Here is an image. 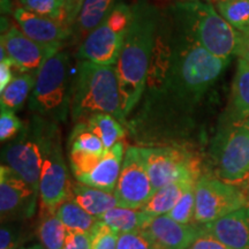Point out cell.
I'll use <instances>...</instances> for the list:
<instances>
[{
	"label": "cell",
	"mask_w": 249,
	"mask_h": 249,
	"mask_svg": "<svg viewBox=\"0 0 249 249\" xmlns=\"http://www.w3.org/2000/svg\"><path fill=\"white\" fill-rule=\"evenodd\" d=\"M236 55L249 62V33L241 34L240 43H239L238 50H236Z\"/></svg>",
	"instance_id": "40"
},
{
	"label": "cell",
	"mask_w": 249,
	"mask_h": 249,
	"mask_svg": "<svg viewBox=\"0 0 249 249\" xmlns=\"http://www.w3.org/2000/svg\"><path fill=\"white\" fill-rule=\"evenodd\" d=\"M67 230L54 213L40 209L36 227L37 238L45 249H64Z\"/></svg>",
	"instance_id": "25"
},
{
	"label": "cell",
	"mask_w": 249,
	"mask_h": 249,
	"mask_svg": "<svg viewBox=\"0 0 249 249\" xmlns=\"http://www.w3.org/2000/svg\"><path fill=\"white\" fill-rule=\"evenodd\" d=\"M217 178L241 185L249 180V128L246 123H226L211 144Z\"/></svg>",
	"instance_id": "8"
},
{
	"label": "cell",
	"mask_w": 249,
	"mask_h": 249,
	"mask_svg": "<svg viewBox=\"0 0 249 249\" xmlns=\"http://www.w3.org/2000/svg\"><path fill=\"white\" fill-rule=\"evenodd\" d=\"M71 182L61 150L60 132L55 123H50L46 132L42 172L39 178L40 209L54 213L70 197Z\"/></svg>",
	"instance_id": "11"
},
{
	"label": "cell",
	"mask_w": 249,
	"mask_h": 249,
	"mask_svg": "<svg viewBox=\"0 0 249 249\" xmlns=\"http://www.w3.org/2000/svg\"><path fill=\"white\" fill-rule=\"evenodd\" d=\"M21 249H45L43 248L42 245H34L31 246V247H28V248H21Z\"/></svg>",
	"instance_id": "42"
},
{
	"label": "cell",
	"mask_w": 249,
	"mask_h": 249,
	"mask_svg": "<svg viewBox=\"0 0 249 249\" xmlns=\"http://www.w3.org/2000/svg\"><path fill=\"white\" fill-rule=\"evenodd\" d=\"M24 124L21 121L15 111L8 110L6 107H1L0 113V140L1 142H8L17 138L21 130L23 129Z\"/></svg>",
	"instance_id": "33"
},
{
	"label": "cell",
	"mask_w": 249,
	"mask_h": 249,
	"mask_svg": "<svg viewBox=\"0 0 249 249\" xmlns=\"http://www.w3.org/2000/svg\"><path fill=\"white\" fill-rule=\"evenodd\" d=\"M73 82L71 55L60 50L37 71L29 97L30 111L52 123H65L71 116Z\"/></svg>",
	"instance_id": "5"
},
{
	"label": "cell",
	"mask_w": 249,
	"mask_h": 249,
	"mask_svg": "<svg viewBox=\"0 0 249 249\" xmlns=\"http://www.w3.org/2000/svg\"><path fill=\"white\" fill-rule=\"evenodd\" d=\"M203 231L229 249H249V207L205 224Z\"/></svg>",
	"instance_id": "17"
},
{
	"label": "cell",
	"mask_w": 249,
	"mask_h": 249,
	"mask_svg": "<svg viewBox=\"0 0 249 249\" xmlns=\"http://www.w3.org/2000/svg\"><path fill=\"white\" fill-rule=\"evenodd\" d=\"M86 123L88 124L90 129L102 140L103 144L107 150L123 141L126 134L123 123L107 113L93 114Z\"/></svg>",
	"instance_id": "27"
},
{
	"label": "cell",
	"mask_w": 249,
	"mask_h": 249,
	"mask_svg": "<svg viewBox=\"0 0 249 249\" xmlns=\"http://www.w3.org/2000/svg\"><path fill=\"white\" fill-rule=\"evenodd\" d=\"M249 119V62L239 58L227 107L226 123H245Z\"/></svg>",
	"instance_id": "19"
},
{
	"label": "cell",
	"mask_w": 249,
	"mask_h": 249,
	"mask_svg": "<svg viewBox=\"0 0 249 249\" xmlns=\"http://www.w3.org/2000/svg\"><path fill=\"white\" fill-rule=\"evenodd\" d=\"M13 17L24 35L37 43L59 48L70 44L71 28L67 24L39 17L23 7H15Z\"/></svg>",
	"instance_id": "15"
},
{
	"label": "cell",
	"mask_w": 249,
	"mask_h": 249,
	"mask_svg": "<svg viewBox=\"0 0 249 249\" xmlns=\"http://www.w3.org/2000/svg\"><path fill=\"white\" fill-rule=\"evenodd\" d=\"M91 234V249H117L119 234L111 227L98 222Z\"/></svg>",
	"instance_id": "34"
},
{
	"label": "cell",
	"mask_w": 249,
	"mask_h": 249,
	"mask_svg": "<svg viewBox=\"0 0 249 249\" xmlns=\"http://www.w3.org/2000/svg\"><path fill=\"white\" fill-rule=\"evenodd\" d=\"M39 192L34 189L11 167H0V217L1 224L23 223L36 213Z\"/></svg>",
	"instance_id": "13"
},
{
	"label": "cell",
	"mask_w": 249,
	"mask_h": 249,
	"mask_svg": "<svg viewBox=\"0 0 249 249\" xmlns=\"http://www.w3.org/2000/svg\"><path fill=\"white\" fill-rule=\"evenodd\" d=\"M70 197L91 216L98 218L113 208L119 207L116 195L111 192L83 185L81 182L71 183Z\"/></svg>",
	"instance_id": "21"
},
{
	"label": "cell",
	"mask_w": 249,
	"mask_h": 249,
	"mask_svg": "<svg viewBox=\"0 0 249 249\" xmlns=\"http://www.w3.org/2000/svg\"><path fill=\"white\" fill-rule=\"evenodd\" d=\"M187 249H229L225 245L218 241L213 236H211L207 233H203L200 238L196 239L193 244Z\"/></svg>",
	"instance_id": "37"
},
{
	"label": "cell",
	"mask_w": 249,
	"mask_h": 249,
	"mask_svg": "<svg viewBox=\"0 0 249 249\" xmlns=\"http://www.w3.org/2000/svg\"><path fill=\"white\" fill-rule=\"evenodd\" d=\"M26 227L22 223H5L0 229V249H18L26 241Z\"/></svg>",
	"instance_id": "32"
},
{
	"label": "cell",
	"mask_w": 249,
	"mask_h": 249,
	"mask_svg": "<svg viewBox=\"0 0 249 249\" xmlns=\"http://www.w3.org/2000/svg\"><path fill=\"white\" fill-rule=\"evenodd\" d=\"M248 187H249V181H248Z\"/></svg>",
	"instance_id": "46"
},
{
	"label": "cell",
	"mask_w": 249,
	"mask_h": 249,
	"mask_svg": "<svg viewBox=\"0 0 249 249\" xmlns=\"http://www.w3.org/2000/svg\"><path fill=\"white\" fill-rule=\"evenodd\" d=\"M0 45L4 46L7 57L13 61L15 68L20 73L35 74L49 58L62 49L37 43L15 26H11L1 34Z\"/></svg>",
	"instance_id": "14"
},
{
	"label": "cell",
	"mask_w": 249,
	"mask_h": 249,
	"mask_svg": "<svg viewBox=\"0 0 249 249\" xmlns=\"http://www.w3.org/2000/svg\"><path fill=\"white\" fill-rule=\"evenodd\" d=\"M126 150L127 149L124 148L123 141L117 143L114 147L108 149L95 169L80 179L79 182L93 188L113 193L119 178Z\"/></svg>",
	"instance_id": "18"
},
{
	"label": "cell",
	"mask_w": 249,
	"mask_h": 249,
	"mask_svg": "<svg viewBox=\"0 0 249 249\" xmlns=\"http://www.w3.org/2000/svg\"><path fill=\"white\" fill-rule=\"evenodd\" d=\"M152 218L154 217L142 209L116 207L98 217V222L111 227L118 234H123V233L143 231L151 222Z\"/></svg>",
	"instance_id": "22"
},
{
	"label": "cell",
	"mask_w": 249,
	"mask_h": 249,
	"mask_svg": "<svg viewBox=\"0 0 249 249\" xmlns=\"http://www.w3.org/2000/svg\"><path fill=\"white\" fill-rule=\"evenodd\" d=\"M194 224L205 225L248 207L249 198L244 189L213 174H202L195 187Z\"/></svg>",
	"instance_id": "10"
},
{
	"label": "cell",
	"mask_w": 249,
	"mask_h": 249,
	"mask_svg": "<svg viewBox=\"0 0 249 249\" xmlns=\"http://www.w3.org/2000/svg\"><path fill=\"white\" fill-rule=\"evenodd\" d=\"M117 249H157L154 240L143 231L119 234Z\"/></svg>",
	"instance_id": "35"
},
{
	"label": "cell",
	"mask_w": 249,
	"mask_h": 249,
	"mask_svg": "<svg viewBox=\"0 0 249 249\" xmlns=\"http://www.w3.org/2000/svg\"><path fill=\"white\" fill-rule=\"evenodd\" d=\"M133 18L132 5L118 1L79 45L76 57L102 66H116Z\"/></svg>",
	"instance_id": "6"
},
{
	"label": "cell",
	"mask_w": 249,
	"mask_h": 249,
	"mask_svg": "<svg viewBox=\"0 0 249 249\" xmlns=\"http://www.w3.org/2000/svg\"><path fill=\"white\" fill-rule=\"evenodd\" d=\"M97 113L111 114L121 123H126L116 66L79 60L74 73L71 120L75 124L83 123Z\"/></svg>",
	"instance_id": "3"
},
{
	"label": "cell",
	"mask_w": 249,
	"mask_h": 249,
	"mask_svg": "<svg viewBox=\"0 0 249 249\" xmlns=\"http://www.w3.org/2000/svg\"><path fill=\"white\" fill-rule=\"evenodd\" d=\"M197 180L185 179L174 181L170 185L161 187L160 189L156 191L149 201L141 209L150 214L151 217H158L167 214L176 207L180 197L183 195L189 187L196 185Z\"/></svg>",
	"instance_id": "23"
},
{
	"label": "cell",
	"mask_w": 249,
	"mask_h": 249,
	"mask_svg": "<svg viewBox=\"0 0 249 249\" xmlns=\"http://www.w3.org/2000/svg\"><path fill=\"white\" fill-rule=\"evenodd\" d=\"M217 12L240 34L249 33V0H218Z\"/></svg>",
	"instance_id": "29"
},
{
	"label": "cell",
	"mask_w": 249,
	"mask_h": 249,
	"mask_svg": "<svg viewBox=\"0 0 249 249\" xmlns=\"http://www.w3.org/2000/svg\"><path fill=\"white\" fill-rule=\"evenodd\" d=\"M245 123H246V124H247V127H248V128H249V119H247V120H246V121H245Z\"/></svg>",
	"instance_id": "45"
},
{
	"label": "cell",
	"mask_w": 249,
	"mask_h": 249,
	"mask_svg": "<svg viewBox=\"0 0 249 249\" xmlns=\"http://www.w3.org/2000/svg\"><path fill=\"white\" fill-rule=\"evenodd\" d=\"M113 194L119 207L130 209H141L154 194L140 147L127 148Z\"/></svg>",
	"instance_id": "12"
},
{
	"label": "cell",
	"mask_w": 249,
	"mask_h": 249,
	"mask_svg": "<svg viewBox=\"0 0 249 249\" xmlns=\"http://www.w3.org/2000/svg\"><path fill=\"white\" fill-rule=\"evenodd\" d=\"M248 207H249V205H248Z\"/></svg>",
	"instance_id": "47"
},
{
	"label": "cell",
	"mask_w": 249,
	"mask_h": 249,
	"mask_svg": "<svg viewBox=\"0 0 249 249\" xmlns=\"http://www.w3.org/2000/svg\"><path fill=\"white\" fill-rule=\"evenodd\" d=\"M68 150L92 155H104L107 149L102 140L90 129L86 121L75 124L68 139Z\"/></svg>",
	"instance_id": "28"
},
{
	"label": "cell",
	"mask_w": 249,
	"mask_h": 249,
	"mask_svg": "<svg viewBox=\"0 0 249 249\" xmlns=\"http://www.w3.org/2000/svg\"><path fill=\"white\" fill-rule=\"evenodd\" d=\"M13 0H1V14L6 15L8 13L13 14L14 12Z\"/></svg>",
	"instance_id": "41"
},
{
	"label": "cell",
	"mask_w": 249,
	"mask_h": 249,
	"mask_svg": "<svg viewBox=\"0 0 249 249\" xmlns=\"http://www.w3.org/2000/svg\"><path fill=\"white\" fill-rule=\"evenodd\" d=\"M133 18L116 70L124 119L136 110L143 97L164 9L149 0L132 4Z\"/></svg>",
	"instance_id": "2"
},
{
	"label": "cell",
	"mask_w": 249,
	"mask_h": 249,
	"mask_svg": "<svg viewBox=\"0 0 249 249\" xmlns=\"http://www.w3.org/2000/svg\"><path fill=\"white\" fill-rule=\"evenodd\" d=\"M229 62L193 40L164 9L144 93L129 123L135 138L145 147L178 145Z\"/></svg>",
	"instance_id": "1"
},
{
	"label": "cell",
	"mask_w": 249,
	"mask_h": 249,
	"mask_svg": "<svg viewBox=\"0 0 249 249\" xmlns=\"http://www.w3.org/2000/svg\"><path fill=\"white\" fill-rule=\"evenodd\" d=\"M50 123L44 118L34 116L1 152L2 165L11 167L37 192H39L45 138Z\"/></svg>",
	"instance_id": "7"
},
{
	"label": "cell",
	"mask_w": 249,
	"mask_h": 249,
	"mask_svg": "<svg viewBox=\"0 0 249 249\" xmlns=\"http://www.w3.org/2000/svg\"><path fill=\"white\" fill-rule=\"evenodd\" d=\"M179 1H196V0H179Z\"/></svg>",
	"instance_id": "44"
},
{
	"label": "cell",
	"mask_w": 249,
	"mask_h": 249,
	"mask_svg": "<svg viewBox=\"0 0 249 249\" xmlns=\"http://www.w3.org/2000/svg\"><path fill=\"white\" fill-rule=\"evenodd\" d=\"M157 249H187L203 234V226L180 224L167 214L154 217L145 227Z\"/></svg>",
	"instance_id": "16"
},
{
	"label": "cell",
	"mask_w": 249,
	"mask_h": 249,
	"mask_svg": "<svg viewBox=\"0 0 249 249\" xmlns=\"http://www.w3.org/2000/svg\"><path fill=\"white\" fill-rule=\"evenodd\" d=\"M64 249H91V234L85 232L67 231Z\"/></svg>",
	"instance_id": "36"
},
{
	"label": "cell",
	"mask_w": 249,
	"mask_h": 249,
	"mask_svg": "<svg viewBox=\"0 0 249 249\" xmlns=\"http://www.w3.org/2000/svg\"><path fill=\"white\" fill-rule=\"evenodd\" d=\"M67 231L91 233L98 224V218L91 216L75 201L68 197L54 211Z\"/></svg>",
	"instance_id": "24"
},
{
	"label": "cell",
	"mask_w": 249,
	"mask_h": 249,
	"mask_svg": "<svg viewBox=\"0 0 249 249\" xmlns=\"http://www.w3.org/2000/svg\"><path fill=\"white\" fill-rule=\"evenodd\" d=\"M117 2V0H85L79 17L71 28L70 44L80 45L86 37L99 26Z\"/></svg>",
	"instance_id": "20"
},
{
	"label": "cell",
	"mask_w": 249,
	"mask_h": 249,
	"mask_svg": "<svg viewBox=\"0 0 249 249\" xmlns=\"http://www.w3.org/2000/svg\"><path fill=\"white\" fill-rule=\"evenodd\" d=\"M36 82L35 73H20L6 87L0 96L1 107L12 111H18L30 97Z\"/></svg>",
	"instance_id": "26"
},
{
	"label": "cell",
	"mask_w": 249,
	"mask_h": 249,
	"mask_svg": "<svg viewBox=\"0 0 249 249\" xmlns=\"http://www.w3.org/2000/svg\"><path fill=\"white\" fill-rule=\"evenodd\" d=\"M83 2H85V0H67V24L70 28L73 27L74 22H75L77 17H79Z\"/></svg>",
	"instance_id": "39"
},
{
	"label": "cell",
	"mask_w": 249,
	"mask_h": 249,
	"mask_svg": "<svg viewBox=\"0 0 249 249\" xmlns=\"http://www.w3.org/2000/svg\"><path fill=\"white\" fill-rule=\"evenodd\" d=\"M195 187L196 185L189 187L183 195L180 197L176 207L167 213V216L180 224H194L195 218Z\"/></svg>",
	"instance_id": "31"
},
{
	"label": "cell",
	"mask_w": 249,
	"mask_h": 249,
	"mask_svg": "<svg viewBox=\"0 0 249 249\" xmlns=\"http://www.w3.org/2000/svg\"><path fill=\"white\" fill-rule=\"evenodd\" d=\"M18 2L31 13L67 24V0H18Z\"/></svg>",
	"instance_id": "30"
},
{
	"label": "cell",
	"mask_w": 249,
	"mask_h": 249,
	"mask_svg": "<svg viewBox=\"0 0 249 249\" xmlns=\"http://www.w3.org/2000/svg\"><path fill=\"white\" fill-rule=\"evenodd\" d=\"M207 1H208V2H210V4H211V2H217L218 0H207Z\"/></svg>",
	"instance_id": "43"
},
{
	"label": "cell",
	"mask_w": 249,
	"mask_h": 249,
	"mask_svg": "<svg viewBox=\"0 0 249 249\" xmlns=\"http://www.w3.org/2000/svg\"><path fill=\"white\" fill-rule=\"evenodd\" d=\"M167 11L181 30L210 53L229 60L236 55L241 34L210 2L177 1Z\"/></svg>",
	"instance_id": "4"
},
{
	"label": "cell",
	"mask_w": 249,
	"mask_h": 249,
	"mask_svg": "<svg viewBox=\"0 0 249 249\" xmlns=\"http://www.w3.org/2000/svg\"><path fill=\"white\" fill-rule=\"evenodd\" d=\"M13 68H15L13 61L7 58L5 60H0V92L4 91L6 87L14 79Z\"/></svg>",
	"instance_id": "38"
},
{
	"label": "cell",
	"mask_w": 249,
	"mask_h": 249,
	"mask_svg": "<svg viewBox=\"0 0 249 249\" xmlns=\"http://www.w3.org/2000/svg\"><path fill=\"white\" fill-rule=\"evenodd\" d=\"M140 148L154 193L178 180H198L202 176L200 158L185 145Z\"/></svg>",
	"instance_id": "9"
}]
</instances>
